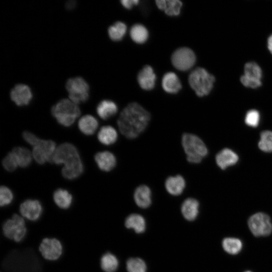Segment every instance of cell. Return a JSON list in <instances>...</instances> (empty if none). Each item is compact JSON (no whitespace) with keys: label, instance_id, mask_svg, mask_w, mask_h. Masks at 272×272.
Masks as SVG:
<instances>
[{"label":"cell","instance_id":"1","mask_svg":"<svg viewBox=\"0 0 272 272\" xmlns=\"http://www.w3.org/2000/svg\"><path fill=\"white\" fill-rule=\"evenodd\" d=\"M150 113L136 102L128 104L121 112L117 120L120 132L126 138L138 137L147 127L150 120Z\"/></svg>","mask_w":272,"mask_h":272},{"label":"cell","instance_id":"2","mask_svg":"<svg viewBox=\"0 0 272 272\" xmlns=\"http://www.w3.org/2000/svg\"><path fill=\"white\" fill-rule=\"evenodd\" d=\"M2 233L6 239L16 243L22 242L27 234V221L20 214L14 213L2 223Z\"/></svg>","mask_w":272,"mask_h":272},{"label":"cell","instance_id":"3","mask_svg":"<svg viewBox=\"0 0 272 272\" xmlns=\"http://www.w3.org/2000/svg\"><path fill=\"white\" fill-rule=\"evenodd\" d=\"M181 144L186 156L187 161L193 164L200 163L208 153V149L201 139L196 135L184 133L181 138Z\"/></svg>","mask_w":272,"mask_h":272},{"label":"cell","instance_id":"4","mask_svg":"<svg viewBox=\"0 0 272 272\" xmlns=\"http://www.w3.org/2000/svg\"><path fill=\"white\" fill-rule=\"evenodd\" d=\"M78 106L71 100L62 99L54 105L51 113L57 122L64 126L72 125L80 114Z\"/></svg>","mask_w":272,"mask_h":272},{"label":"cell","instance_id":"5","mask_svg":"<svg viewBox=\"0 0 272 272\" xmlns=\"http://www.w3.org/2000/svg\"><path fill=\"white\" fill-rule=\"evenodd\" d=\"M215 81V77L201 67L194 70L188 77L191 88L199 97L208 95L213 88Z\"/></svg>","mask_w":272,"mask_h":272},{"label":"cell","instance_id":"6","mask_svg":"<svg viewBox=\"0 0 272 272\" xmlns=\"http://www.w3.org/2000/svg\"><path fill=\"white\" fill-rule=\"evenodd\" d=\"M38 249L42 258L49 261L58 260L63 253V246L62 242L54 237L43 238Z\"/></svg>","mask_w":272,"mask_h":272},{"label":"cell","instance_id":"7","mask_svg":"<svg viewBox=\"0 0 272 272\" xmlns=\"http://www.w3.org/2000/svg\"><path fill=\"white\" fill-rule=\"evenodd\" d=\"M66 89L70 100L76 104L85 102L88 99L89 87L81 77L69 79L66 83Z\"/></svg>","mask_w":272,"mask_h":272},{"label":"cell","instance_id":"8","mask_svg":"<svg viewBox=\"0 0 272 272\" xmlns=\"http://www.w3.org/2000/svg\"><path fill=\"white\" fill-rule=\"evenodd\" d=\"M248 225L255 236H267L272 232L270 219L263 213H257L251 216L248 221Z\"/></svg>","mask_w":272,"mask_h":272},{"label":"cell","instance_id":"9","mask_svg":"<svg viewBox=\"0 0 272 272\" xmlns=\"http://www.w3.org/2000/svg\"><path fill=\"white\" fill-rule=\"evenodd\" d=\"M171 61L173 66L177 70L182 71L191 69L196 61L194 52L187 47H181L176 49L173 53Z\"/></svg>","mask_w":272,"mask_h":272},{"label":"cell","instance_id":"10","mask_svg":"<svg viewBox=\"0 0 272 272\" xmlns=\"http://www.w3.org/2000/svg\"><path fill=\"white\" fill-rule=\"evenodd\" d=\"M79 159L80 157L76 148L72 144L64 143L56 149L51 162L65 165Z\"/></svg>","mask_w":272,"mask_h":272},{"label":"cell","instance_id":"11","mask_svg":"<svg viewBox=\"0 0 272 272\" xmlns=\"http://www.w3.org/2000/svg\"><path fill=\"white\" fill-rule=\"evenodd\" d=\"M43 213L42 205L37 199H27L19 206L20 215L27 221L36 222L41 217Z\"/></svg>","mask_w":272,"mask_h":272},{"label":"cell","instance_id":"12","mask_svg":"<svg viewBox=\"0 0 272 272\" xmlns=\"http://www.w3.org/2000/svg\"><path fill=\"white\" fill-rule=\"evenodd\" d=\"M33 147L32 155L38 164H43L47 161L51 162L56 150L55 144L53 141L40 140Z\"/></svg>","mask_w":272,"mask_h":272},{"label":"cell","instance_id":"13","mask_svg":"<svg viewBox=\"0 0 272 272\" xmlns=\"http://www.w3.org/2000/svg\"><path fill=\"white\" fill-rule=\"evenodd\" d=\"M12 101L19 106L28 105L32 98L30 88L24 84H18L12 89L10 93Z\"/></svg>","mask_w":272,"mask_h":272},{"label":"cell","instance_id":"14","mask_svg":"<svg viewBox=\"0 0 272 272\" xmlns=\"http://www.w3.org/2000/svg\"><path fill=\"white\" fill-rule=\"evenodd\" d=\"M185 186V180L180 175L169 176L165 182V187L167 191L173 196L181 194Z\"/></svg>","mask_w":272,"mask_h":272},{"label":"cell","instance_id":"15","mask_svg":"<svg viewBox=\"0 0 272 272\" xmlns=\"http://www.w3.org/2000/svg\"><path fill=\"white\" fill-rule=\"evenodd\" d=\"M156 75L151 66H145L139 72L137 79L140 87L146 90H150L155 86Z\"/></svg>","mask_w":272,"mask_h":272},{"label":"cell","instance_id":"16","mask_svg":"<svg viewBox=\"0 0 272 272\" xmlns=\"http://www.w3.org/2000/svg\"><path fill=\"white\" fill-rule=\"evenodd\" d=\"M133 198L136 205L141 208H148L152 203V192L146 185H140L134 190Z\"/></svg>","mask_w":272,"mask_h":272},{"label":"cell","instance_id":"17","mask_svg":"<svg viewBox=\"0 0 272 272\" xmlns=\"http://www.w3.org/2000/svg\"><path fill=\"white\" fill-rule=\"evenodd\" d=\"M95 160L100 169L106 172L112 170L116 164L115 156L109 151L97 153L95 156Z\"/></svg>","mask_w":272,"mask_h":272},{"label":"cell","instance_id":"18","mask_svg":"<svg viewBox=\"0 0 272 272\" xmlns=\"http://www.w3.org/2000/svg\"><path fill=\"white\" fill-rule=\"evenodd\" d=\"M238 161V155L232 150L228 148L222 150L216 157V163L222 169H225L230 166L235 164Z\"/></svg>","mask_w":272,"mask_h":272},{"label":"cell","instance_id":"19","mask_svg":"<svg viewBox=\"0 0 272 272\" xmlns=\"http://www.w3.org/2000/svg\"><path fill=\"white\" fill-rule=\"evenodd\" d=\"M199 206L198 201L194 198L188 197L185 199L181 207V213L184 218L189 221L194 220L198 214Z\"/></svg>","mask_w":272,"mask_h":272},{"label":"cell","instance_id":"20","mask_svg":"<svg viewBox=\"0 0 272 272\" xmlns=\"http://www.w3.org/2000/svg\"><path fill=\"white\" fill-rule=\"evenodd\" d=\"M162 86L165 91L172 94L177 93L181 88L180 81L173 72H168L164 75Z\"/></svg>","mask_w":272,"mask_h":272},{"label":"cell","instance_id":"21","mask_svg":"<svg viewBox=\"0 0 272 272\" xmlns=\"http://www.w3.org/2000/svg\"><path fill=\"white\" fill-rule=\"evenodd\" d=\"M53 199L57 207L63 210H68L73 200L72 195L67 190L61 188L54 191Z\"/></svg>","mask_w":272,"mask_h":272},{"label":"cell","instance_id":"22","mask_svg":"<svg viewBox=\"0 0 272 272\" xmlns=\"http://www.w3.org/2000/svg\"><path fill=\"white\" fill-rule=\"evenodd\" d=\"M244 74L242 76L245 80L254 82L261 83L262 73L260 67L254 62L246 63L244 68Z\"/></svg>","mask_w":272,"mask_h":272},{"label":"cell","instance_id":"23","mask_svg":"<svg viewBox=\"0 0 272 272\" xmlns=\"http://www.w3.org/2000/svg\"><path fill=\"white\" fill-rule=\"evenodd\" d=\"M101 269L104 272H115L118 268L119 261L112 253L106 252L101 255L99 259Z\"/></svg>","mask_w":272,"mask_h":272},{"label":"cell","instance_id":"24","mask_svg":"<svg viewBox=\"0 0 272 272\" xmlns=\"http://www.w3.org/2000/svg\"><path fill=\"white\" fill-rule=\"evenodd\" d=\"M159 9L164 11L169 16H177L180 14L182 3L179 0H157Z\"/></svg>","mask_w":272,"mask_h":272},{"label":"cell","instance_id":"25","mask_svg":"<svg viewBox=\"0 0 272 272\" xmlns=\"http://www.w3.org/2000/svg\"><path fill=\"white\" fill-rule=\"evenodd\" d=\"M83 165L81 159H79L64 165L62 169L61 173L64 178L74 179L81 175L83 172Z\"/></svg>","mask_w":272,"mask_h":272},{"label":"cell","instance_id":"26","mask_svg":"<svg viewBox=\"0 0 272 272\" xmlns=\"http://www.w3.org/2000/svg\"><path fill=\"white\" fill-rule=\"evenodd\" d=\"M117 110L116 104L108 100L101 101L98 105L96 109L99 117L104 120L114 116L117 112Z\"/></svg>","mask_w":272,"mask_h":272},{"label":"cell","instance_id":"27","mask_svg":"<svg viewBox=\"0 0 272 272\" xmlns=\"http://www.w3.org/2000/svg\"><path fill=\"white\" fill-rule=\"evenodd\" d=\"M125 226L128 229H133L137 233H142L146 230V221L141 215L132 214L126 218Z\"/></svg>","mask_w":272,"mask_h":272},{"label":"cell","instance_id":"28","mask_svg":"<svg viewBox=\"0 0 272 272\" xmlns=\"http://www.w3.org/2000/svg\"><path fill=\"white\" fill-rule=\"evenodd\" d=\"M118 134L116 129L111 126L106 125L101 128L98 133L99 141L104 145H111L117 139Z\"/></svg>","mask_w":272,"mask_h":272},{"label":"cell","instance_id":"29","mask_svg":"<svg viewBox=\"0 0 272 272\" xmlns=\"http://www.w3.org/2000/svg\"><path fill=\"white\" fill-rule=\"evenodd\" d=\"M81 131L86 135L93 134L96 130L98 122L93 116L86 115L81 118L78 123Z\"/></svg>","mask_w":272,"mask_h":272},{"label":"cell","instance_id":"30","mask_svg":"<svg viewBox=\"0 0 272 272\" xmlns=\"http://www.w3.org/2000/svg\"><path fill=\"white\" fill-rule=\"evenodd\" d=\"M12 152L15 155L19 166L26 167L30 164L32 161V155L28 149L18 147L14 148Z\"/></svg>","mask_w":272,"mask_h":272},{"label":"cell","instance_id":"31","mask_svg":"<svg viewBox=\"0 0 272 272\" xmlns=\"http://www.w3.org/2000/svg\"><path fill=\"white\" fill-rule=\"evenodd\" d=\"M130 35L133 41L137 43H143L147 40L149 33L146 28L142 24L134 25L130 29Z\"/></svg>","mask_w":272,"mask_h":272},{"label":"cell","instance_id":"32","mask_svg":"<svg viewBox=\"0 0 272 272\" xmlns=\"http://www.w3.org/2000/svg\"><path fill=\"white\" fill-rule=\"evenodd\" d=\"M224 250L231 254H236L241 250L242 243L241 241L236 238H225L222 241Z\"/></svg>","mask_w":272,"mask_h":272},{"label":"cell","instance_id":"33","mask_svg":"<svg viewBox=\"0 0 272 272\" xmlns=\"http://www.w3.org/2000/svg\"><path fill=\"white\" fill-rule=\"evenodd\" d=\"M126 31V26L122 22H116L108 28V34L110 38L114 41L122 39Z\"/></svg>","mask_w":272,"mask_h":272},{"label":"cell","instance_id":"34","mask_svg":"<svg viewBox=\"0 0 272 272\" xmlns=\"http://www.w3.org/2000/svg\"><path fill=\"white\" fill-rule=\"evenodd\" d=\"M126 265L128 272H146L147 271L146 264L140 258H129L126 261Z\"/></svg>","mask_w":272,"mask_h":272},{"label":"cell","instance_id":"35","mask_svg":"<svg viewBox=\"0 0 272 272\" xmlns=\"http://www.w3.org/2000/svg\"><path fill=\"white\" fill-rule=\"evenodd\" d=\"M258 143L259 149L265 152H272V131L265 130L260 133Z\"/></svg>","mask_w":272,"mask_h":272},{"label":"cell","instance_id":"36","mask_svg":"<svg viewBox=\"0 0 272 272\" xmlns=\"http://www.w3.org/2000/svg\"><path fill=\"white\" fill-rule=\"evenodd\" d=\"M14 195L12 191L7 187L2 186L0 188V206L5 207L13 201Z\"/></svg>","mask_w":272,"mask_h":272},{"label":"cell","instance_id":"37","mask_svg":"<svg viewBox=\"0 0 272 272\" xmlns=\"http://www.w3.org/2000/svg\"><path fill=\"white\" fill-rule=\"evenodd\" d=\"M259 120L260 114L256 110H250L246 114L245 122L249 126L256 127L259 124Z\"/></svg>","mask_w":272,"mask_h":272},{"label":"cell","instance_id":"38","mask_svg":"<svg viewBox=\"0 0 272 272\" xmlns=\"http://www.w3.org/2000/svg\"><path fill=\"white\" fill-rule=\"evenodd\" d=\"M3 165L6 170L10 172L13 171L17 168L18 163L12 152L9 153L4 159Z\"/></svg>","mask_w":272,"mask_h":272},{"label":"cell","instance_id":"39","mask_svg":"<svg viewBox=\"0 0 272 272\" xmlns=\"http://www.w3.org/2000/svg\"><path fill=\"white\" fill-rule=\"evenodd\" d=\"M24 139L30 145L35 146L40 140L38 137L29 131H24L23 133Z\"/></svg>","mask_w":272,"mask_h":272},{"label":"cell","instance_id":"40","mask_svg":"<svg viewBox=\"0 0 272 272\" xmlns=\"http://www.w3.org/2000/svg\"><path fill=\"white\" fill-rule=\"evenodd\" d=\"M139 2V0H122L120 3L122 6L126 9H131L132 7L137 5Z\"/></svg>","mask_w":272,"mask_h":272},{"label":"cell","instance_id":"41","mask_svg":"<svg viewBox=\"0 0 272 272\" xmlns=\"http://www.w3.org/2000/svg\"><path fill=\"white\" fill-rule=\"evenodd\" d=\"M267 47L272 54V34L270 35L267 39Z\"/></svg>","mask_w":272,"mask_h":272},{"label":"cell","instance_id":"42","mask_svg":"<svg viewBox=\"0 0 272 272\" xmlns=\"http://www.w3.org/2000/svg\"><path fill=\"white\" fill-rule=\"evenodd\" d=\"M75 5V2L74 1L68 2L66 5V7L68 9H72Z\"/></svg>","mask_w":272,"mask_h":272},{"label":"cell","instance_id":"43","mask_svg":"<svg viewBox=\"0 0 272 272\" xmlns=\"http://www.w3.org/2000/svg\"><path fill=\"white\" fill-rule=\"evenodd\" d=\"M245 272H251V271H245Z\"/></svg>","mask_w":272,"mask_h":272}]
</instances>
